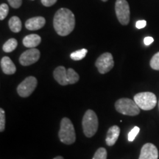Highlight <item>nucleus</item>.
Segmentation results:
<instances>
[{"label": "nucleus", "instance_id": "26", "mask_svg": "<svg viewBox=\"0 0 159 159\" xmlns=\"http://www.w3.org/2000/svg\"><path fill=\"white\" fill-rule=\"evenodd\" d=\"M147 21L145 20H139L136 23V27L137 29H142L146 27Z\"/></svg>", "mask_w": 159, "mask_h": 159}, {"label": "nucleus", "instance_id": "6", "mask_svg": "<svg viewBox=\"0 0 159 159\" xmlns=\"http://www.w3.org/2000/svg\"><path fill=\"white\" fill-rule=\"evenodd\" d=\"M134 100L141 109L150 111L153 109L157 104L156 94L152 92H141L134 96Z\"/></svg>", "mask_w": 159, "mask_h": 159}, {"label": "nucleus", "instance_id": "25", "mask_svg": "<svg viewBox=\"0 0 159 159\" xmlns=\"http://www.w3.org/2000/svg\"><path fill=\"white\" fill-rule=\"evenodd\" d=\"M41 1L42 5H44L45 7H50V6L55 5L57 0H41Z\"/></svg>", "mask_w": 159, "mask_h": 159}, {"label": "nucleus", "instance_id": "28", "mask_svg": "<svg viewBox=\"0 0 159 159\" xmlns=\"http://www.w3.org/2000/svg\"><path fill=\"white\" fill-rule=\"evenodd\" d=\"M53 159H64V158H63L62 156H57V157H55V158H53Z\"/></svg>", "mask_w": 159, "mask_h": 159}, {"label": "nucleus", "instance_id": "8", "mask_svg": "<svg viewBox=\"0 0 159 159\" xmlns=\"http://www.w3.org/2000/svg\"><path fill=\"white\" fill-rule=\"evenodd\" d=\"M37 83V79L35 77H27L18 85V94L21 97H27L30 96V94L36 88Z\"/></svg>", "mask_w": 159, "mask_h": 159}, {"label": "nucleus", "instance_id": "18", "mask_svg": "<svg viewBox=\"0 0 159 159\" xmlns=\"http://www.w3.org/2000/svg\"><path fill=\"white\" fill-rule=\"evenodd\" d=\"M88 50L86 49H81L71 53L70 57L74 61H80L86 56Z\"/></svg>", "mask_w": 159, "mask_h": 159}, {"label": "nucleus", "instance_id": "12", "mask_svg": "<svg viewBox=\"0 0 159 159\" xmlns=\"http://www.w3.org/2000/svg\"><path fill=\"white\" fill-rule=\"evenodd\" d=\"M45 24L46 20L43 17H33L26 21L25 27L29 30H38L42 28Z\"/></svg>", "mask_w": 159, "mask_h": 159}, {"label": "nucleus", "instance_id": "27", "mask_svg": "<svg viewBox=\"0 0 159 159\" xmlns=\"http://www.w3.org/2000/svg\"><path fill=\"white\" fill-rule=\"evenodd\" d=\"M153 41H154L153 38L150 37V36L146 37V38H145V39H144V44L146 45V46L150 45L151 43L153 42Z\"/></svg>", "mask_w": 159, "mask_h": 159}, {"label": "nucleus", "instance_id": "16", "mask_svg": "<svg viewBox=\"0 0 159 159\" xmlns=\"http://www.w3.org/2000/svg\"><path fill=\"white\" fill-rule=\"evenodd\" d=\"M9 27L13 33H19L21 30V21L18 16H13L8 21Z\"/></svg>", "mask_w": 159, "mask_h": 159}, {"label": "nucleus", "instance_id": "20", "mask_svg": "<svg viewBox=\"0 0 159 159\" xmlns=\"http://www.w3.org/2000/svg\"><path fill=\"white\" fill-rule=\"evenodd\" d=\"M150 67L154 70L159 71V52L155 54L150 60Z\"/></svg>", "mask_w": 159, "mask_h": 159}, {"label": "nucleus", "instance_id": "23", "mask_svg": "<svg viewBox=\"0 0 159 159\" xmlns=\"http://www.w3.org/2000/svg\"><path fill=\"white\" fill-rule=\"evenodd\" d=\"M5 129V113L2 108H0V131L3 132Z\"/></svg>", "mask_w": 159, "mask_h": 159}, {"label": "nucleus", "instance_id": "7", "mask_svg": "<svg viewBox=\"0 0 159 159\" xmlns=\"http://www.w3.org/2000/svg\"><path fill=\"white\" fill-rule=\"evenodd\" d=\"M115 11L119 23L122 25H128L130 21V6L127 0H116Z\"/></svg>", "mask_w": 159, "mask_h": 159}, {"label": "nucleus", "instance_id": "10", "mask_svg": "<svg viewBox=\"0 0 159 159\" xmlns=\"http://www.w3.org/2000/svg\"><path fill=\"white\" fill-rule=\"evenodd\" d=\"M40 51L35 48H31L24 52L19 57V63L27 66L36 63L40 58Z\"/></svg>", "mask_w": 159, "mask_h": 159}, {"label": "nucleus", "instance_id": "24", "mask_svg": "<svg viewBox=\"0 0 159 159\" xmlns=\"http://www.w3.org/2000/svg\"><path fill=\"white\" fill-rule=\"evenodd\" d=\"M7 2L13 8H19L22 4V0H7Z\"/></svg>", "mask_w": 159, "mask_h": 159}, {"label": "nucleus", "instance_id": "2", "mask_svg": "<svg viewBox=\"0 0 159 159\" xmlns=\"http://www.w3.org/2000/svg\"><path fill=\"white\" fill-rule=\"evenodd\" d=\"M53 76L55 80L61 85L75 84L80 79L79 75L74 69L71 68L66 69L62 66H60L55 69Z\"/></svg>", "mask_w": 159, "mask_h": 159}, {"label": "nucleus", "instance_id": "1", "mask_svg": "<svg viewBox=\"0 0 159 159\" xmlns=\"http://www.w3.org/2000/svg\"><path fill=\"white\" fill-rule=\"evenodd\" d=\"M55 30L61 36L70 34L75 26L74 13L67 8H61L56 12L53 19Z\"/></svg>", "mask_w": 159, "mask_h": 159}, {"label": "nucleus", "instance_id": "13", "mask_svg": "<svg viewBox=\"0 0 159 159\" xmlns=\"http://www.w3.org/2000/svg\"><path fill=\"white\" fill-rule=\"evenodd\" d=\"M119 134H120V128L117 125H114L108 129L107 132L105 142L109 147H112L116 144L117 139H118Z\"/></svg>", "mask_w": 159, "mask_h": 159}, {"label": "nucleus", "instance_id": "21", "mask_svg": "<svg viewBox=\"0 0 159 159\" xmlns=\"http://www.w3.org/2000/svg\"><path fill=\"white\" fill-rule=\"evenodd\" d=\"M9 13V7L7 4L3 3L0 5V19L2 21L7 17Z\"/></svg>", "mask_w": 159, "mask_h": 159}, {"label": "nucleus", "instance_id": "4", "mask_svg": "<svg viewBox=\"0 0 159 159\" xmlns=\"http://www.w3.org/2000/svg\"><path fill=\"white\" fill-rule=\"evenodd\" d=\"M82 126L83 133L88 138H91L96 134L98 129V118L94 111H86L82 120Z\"/></svg>", "mask_w": 159, "mask_h": 159}, {"label": "nucleus", "instance_id": "29", "mask_svg": "<svg viewBox=\"0 0 159 159\" xmlns=\"http://www.w3.org/2000/svg\"><path fill=\"white\" fill-rule=\"evenodd\" d=\"M102 2H106V1H108V0H102Z\"/></svg>", "mask_w": 159, "mask_h": 159}, {"label": "nucleus", "instance_id": "15", "mask_svg": "<svg viewBox=\"0 0 159 159\" xmlns=\"http://www.w3.org/2000/svg\"><path fill=\"white\" fill-rule=\"evenodd\" d=\"M41 41V38L37 34H30L24 38L22 43L27 48H35L39 46Z\"/></svg>", "mask_w": 159, "mask_h": 159}, {"label": "nucleus", "instance_id": "9", "mask_svg": "<svg viewBox=\"0 0 159 159\" xmlns=\"http://www.w3.org/2000/svg\"><path fill=\"white\" fill-rule=\"evenodd\" d=\"M95 66L100 74H105L108 72L113 69L114 66L113 55L109 52L103 53L97 58Z\"/></svg>", "mask_w": 159, "mask_h": 159}, {"label": "nucleus", "instance_id": "3", "mask_svg": "<svg viewBox=\"0 0 159 159\" xmlns=\"http://www.w3.org/2000/svg\"><path fill=\"white\" fill-rule=\"evenodd\" d=\"M58 137L61 142L68 145L75 143L76 140L74 125L70 119L66 117H64L61 120Z\"/></svg>", "mask_w": 159, "mask_h": 159}, {"label": "nucleus", "instance_id": "14", "mask_svg": "<svg viewBox=\"0 0 159 159\" xmlns=\"http://www.w3.org/2000/svg\"><path fill=\"white\" fill-rule=\"evenodd\" d=\"M1 68L5 75H13L16 71V67L9 57L5 56L1 59Z\"/></svg>", "mask_w": 159, "mask_h": 159}, {"label": "nucleus", "instance_id": "17", "mask_svg": "<svg viewBox=\"0 0 159 159\" xmlns=\"http://www.w3.org/2000/svg\"><path fill=\"white\" fill-rule=\"evenodd\" d=\"M18 45L17 41L15 39H10L7 40L6 42L4 43L2 49L5 52L9 53L11 52L14 51L16 49Z\"/></svg>", "mask_w": 159, "mask_h": 159}, {"label": "nucleus", "instance_id": "11", "mask_svg": "<svg viewBox=\"0 0 159 159\" xmlns=\"http://www.w3.org/2000/svg\"><path fill=\"white\" fill-rule=\"evenodd\" d=\"M158 149L152 143H147L143 145L139 159H158Z\"/></svg>", "mask_w": 159, "mask_h": 159}, {"label": "nucleus", "instance_id": "5", "mask_svg": "<svg viewBox=\"0 0 159 159\" xmlns=\"http://www.w3.org/2000/svg\"><path fill=\"white\" fill-rule=\"evenodd\" d=\"M117 112L126 116H134L140 114V108L133 99L128 98L119 99L115 102Z\"/></svg>", "mask_w": 159, "mask_h": 159}, {"label": "nucleus", "instance_id": "30", "mask_svg": "<svg viewBox=\"0 0 159 159\" xmlns=\"http://www.w3.org/2000/svg\"><path fill=\"white\" fill-rule=\"evenodd\" d=\"M158 109H159V101H158Z\"/></svg>", "mask_w": 159, "mask_h": 159}, {"label": "nucleus", "instance_id": "22", "mask_svg": "<svg viewBox=\"0 0 159 159\" xmlns=\"http://www.w3.org/2000/svg\"><path fill=\"white\" fill-rule=\"evenodd\" d=\"M139 131H140V128H139V127L136 126L128 133V139L129 142H134V139H136V137L137 136V135L139 134Z\"/></svg>", "mask_w": 159, "mask_h": 159}, {"label": "nucleus", "instance_id": "19", "mask_svg": "<svg viewBox=\"0 0 159 159\" xmlns=\"http://www.w3.org/2000/svg\"><path fill=\"white\" fill-rule=\"evenodd\" d=\"M107 150L104 148H100L95 152L92 159H107Z\"/></svg>", "mask_w": 159, "mask_h": 159}]
</instances>
